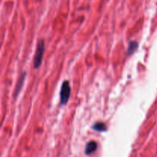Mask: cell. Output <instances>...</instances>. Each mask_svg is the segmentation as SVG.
I'll list each match as a JSON object with an SVG mask.
<instances>
[{"mask_svg":"<svg viewBox=\"0 0 157 157\" xmlns=\"http://www.w3.org/2000/svg\"><path fill=\"white\" fill-rule=\"evenodd\" d=\"M138 48V43L136 41H131L129 43L128 49H127V55H131Z\"/></svg>","mask_w":157,"mask_h":157,"instance_id":"obj_6","label":"cell"},{"mask_svg":"<svg viewBox=\"0 0 157 157\" xmlns=\"http://www.w3.org/2000/svg\"><path fill=\"white\" fill-rule=\"evenodd\" d=\"M71 95V86L69 81H65L63 82L60 91V102L61 105H65L67 104Z\"/></svg>","mask_w":157,"mask_h":157,"instance_id":"obj_2","label":"cell"},{"mask_svg":"<svg viewBox=\"0 0 157 157\" xmlns=\"http://www.w3.org/2000/svg\"><path fill=\"white\" fill-rule=\"evenodd\" d=\"M44 52V41L40 40L37 44L36 52H35V57H34V67L38 68L40 67L41 62H42L43 55Z\"/></svg>","mask_w":157,"mask_h":157,"instance_id":"obj_1","label":"cell"},{"mask_svg":"<svg viewBox=\"0 0 157 157\" xmlns=\"http://www.w3.org/2000/svg\"><path fill=\"white\" fill-rule=\"evenodd\" d=\"M92 128L94 130L98 132H105L107 131V126L105 124L102 122H98L94 124L92 127Z\"/></svg>","mask_w":157,"mask_h":157,"instance_id":"obj_5","label":"cell"},{"mask_svg":"<svg viewBox=\"0 0 157 157\" xmlns=\"http://www.w3.org/2000/svg\"><path fill=\"white\" fill-rule=\"evenodd\" d=\"M98 149V144L95 141H90L87 144L85 148V153L87 155L91 154Z\"/></svg>","mask_w":157,"mask_h":157,"instance_id":"obj_4","label":"cell"},{"mask_svg":"<svg viewBox=\"0 0 157 157\" xmlns=\"http://www.w3.org/2000/svg\"><path fill=\"white\" fill-rule=\"evenodd\" d=\"M25 76H26V73L25 72H24V73H22V75H21L19 79H18V83H17L16 84V87H15V91H14V98H17V96L18 95L19 92L21 91V89L22 88L23 84H24L25 79Z\"/></svg>","mask_w":157,"mask_h":157,"instance_id":"obj_3","label":"cell"}]
</instances>
